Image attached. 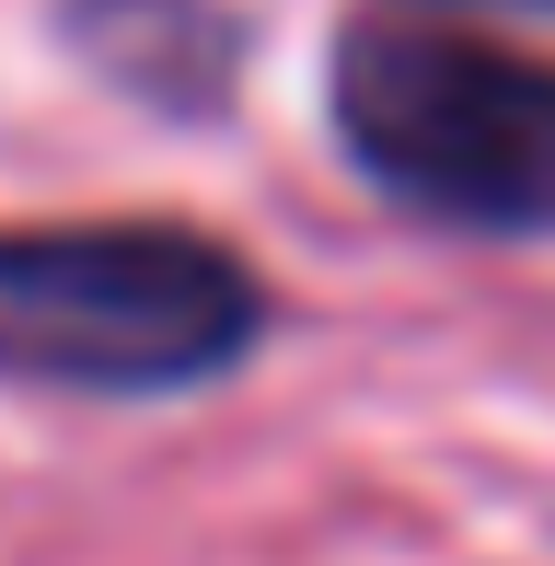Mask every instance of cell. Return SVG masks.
Returning <instances> with one entry per match:
<instances>
[{"label":"cell","mask_w":555,"mask_h":566,"mask_svg":"<svg viewBox=\"0 0 555 566\" xmlns=\"http://www.w3.org/2000/svg\"><path fill=\"white\" fill-rule=\"evenodd\" d=\"M266 347V277L186 220H23L0 231V381L150 405L232 381Z\"/></svg>","instance_id":"obj_1"},{"label":"cell","mask_w":555,"mask_h":566,"mask_svg":"<svg viewBox=\"0 0 555 566\" xmlns=\"http://www.w3.org/2000/svg\"><path fill=\"white\" fill-rule=\"evenodd\" d=\"M324 116L394 209L555 243V70L440 12H359L324 59Z\"/></svg>","instance_id":"obj_2"}]
</instances>
